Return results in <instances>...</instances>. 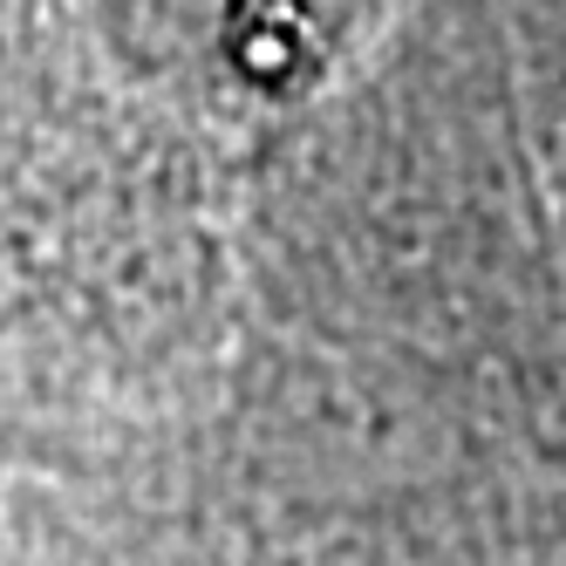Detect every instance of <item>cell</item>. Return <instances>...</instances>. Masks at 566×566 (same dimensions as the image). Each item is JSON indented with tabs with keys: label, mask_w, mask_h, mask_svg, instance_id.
<instances>
[{
	"label": "cell",
	"mask_w": 566,
	"mask_h": 566,
	"mask_svg": "<svg viewBox=\"0 0 566 566\" xmlns=\"http://www.w3.org/2000/svg\"><path fill=\"white\" fill-rule=\"evenodd\" d=\"M361 0H226V55L247 83L294 96L348 42Z\"/></svg>",
	"instance_id": "cell-1"
}]
</instances>
